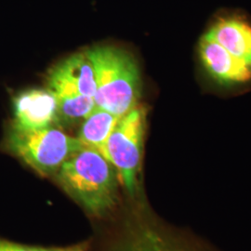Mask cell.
<instances>
[{"mask_svg": "<svg viewBox=\"0 0 251 251\" xmlns=\"http://www.w3.org/2000/svg\"><path fill=\"white\" fill-rule=\"evenodd\" d=\"M14 121L22 129L45 128L59 122L56 99L48 89H32L18 94L13 100Z\"/></svg>", "mask_w": 251, "mask_h": 251, "instance_id": "8992f818", "label": "cell"}, {"mask_svg": "<svg viewBox=\"0 0 251 251\" xmlns=\"http://www.w3.org/2000/svg\"><path fill=\"white\" fill-rule=\"evenodd\" d=\"M5 145L41 176L55 175L64 162L83 148L77 138L53 126L39 129H22L11 126Z\"/></svg>", "mask_w": 251, "mask_h": 251, "instance_id": "3957f363", "label": "cell"}, {"mask_svg": "<svg viewBox=\"0 0 251 251\" xmlns=\"http://www.w3.org/2000/svg\"><path fill=\"white\" fill-rule=\"evenodd\" d=\"M233 56L251 64V23L237 13L216 17L206 33Z\"/></svg>", "mask_w": 251, "mask_h": 251, "instance_id": "52a82bcc", "label": "cell"}, {"mask_svg": "<svg viewBox=\"0 0 251 251\" xmlns=\"http://www.w3.org/2000/svg\"><path fill=\"white\" fill-rule=\"evenodd\" d=\"M199 59L206 74L222 86H238L251 81V64L233 56L205 34L198 46Z\"/></svg>", "mask_w": 251, "mask_h": 251, "instance_id": "5b68a950", "label": "cell"}, {"mask_svg": "<svg viewBox=\"0 0 251 251\" xmlns=\"http://www.w3.org/2000/svg\"><path fill=\"white\" fill-rule=\"evenodd\" d=\"M85 52L94 67L97 108L123 117L140 105L141 72L131 54L113 46L94 47Z\"/></svg>", "mask_w": 251, "mask_h": 251, "instance_id": "7a4b0ae2", "label": "cell"}, {"mask_svg": "<svg viewBox=\"0 0 251 251\" xmlns=\"http://www.w3.org/2000/svg\"><path fill=\"white\" fill-rule=\"evenodd\" d=\"M47 82L48 90L51 91L56 99L59 121L63 120L67 123L84 121L97 109L94 99L84 96L71 84L50 71Z\"/></svg>", "mask_w": 251, "mask_h": 251, "instance_id": "ba28073f", "label": "cell"}, {"mask_svg": "<svg viewBox=\"0 0 251 251\" xmlns=\"http://www.w3.org/2000/svg\"><path fill=\"white\" fill-rule=\"evenodd\" d=\"M54 176L64 192L91 215L102 217L117 206V171L95 149L83 147L75 152Z\"/></svg>", "mask_w": 251, "mask_h": 251, "instance_id": "6da1fadb", "label": "cell"}, {"mask_svg": "<svg viewBox=\"0 0 251 251\" xmlns=\"http://www.w3.org/2000/svg\"><path fill=\"white\" fill-rule=\"evenodd\" d=\"M43 251H89V245L87 243L82 244H76L69 247L64 248H50V249H44Z\"/></svg>", "mask_w": 251, "mask_h": 251, "instance_id": "4fadbf2b", "label": "cell"}, {"mask_svg": "<svg viewBox=\"0 0 251 251\" xmlns=\"http://www.w3.org/2000/svg\"><path fill=\"white\" fill-rule=\"evenodd\" d=\"M120 118L105 110L97 108L83 121L77 136L78 141L83 147L95 149L102 154L106 142Z\"/></svg>", "mask_w": 251, "mask_h": 251, "instance_id": "30bf717a", "label": "cell"}, {"mask_svg": "<svg viewBox=\"0 0 251 251\" xmlns=\"http://www.w3.org/2000/svg\"><path fill=\"white\" fill-rule=\"evenodd\" d=\"M129 251H184L166 240H152L137 246Z\"/></svg>", "mask_w": 251, "mask_h": 251, "instance_id": "8fae6325", "label": "cell"}, {"mask_svg": "<svg viewBox=\"0 0 251 251\" xmlns=\"http://www.w3.org/2000/svg\"><path fill=\"white\" fill-rule=\"evenodd\" d=\"M145 126L146 109L138 105L120 118L102 151V155L117 171L119 183L131 196L138 184Z\"/></svg>", "mask_w": 251, "mask_h": 251, "instance_id": "277c9868", "label": "cell"}, {"mask_svg": "<svg viewBox=\"0 0 251 251\" xmlns=\"http://www.w3.org/2000/svg\"><path fill=\"white\" fill-rule=\"evenodd\" d=\"M0 251H43V248L0 239Z\"/></svg>", "mask_w": 251, "mask_h": 251, "instance_id": "7c38bea8", "label": "cell"}, {"mask_svg": "<svg viewBox=\"0 0 251 251\" xmlns=\"http://www.w3.org/2000/svg\"><path fill=\"white\" fill-rule=\"evenodd\" d=\"M50 72L68 82L91 99L95 98L96 80L94 67L86 52L74 54L55 65Z\"/></svg>", "mask_w": 251, "mask_h": 251, "instance_id": "9c48e42d", "label": "cell"}]
</instances>
